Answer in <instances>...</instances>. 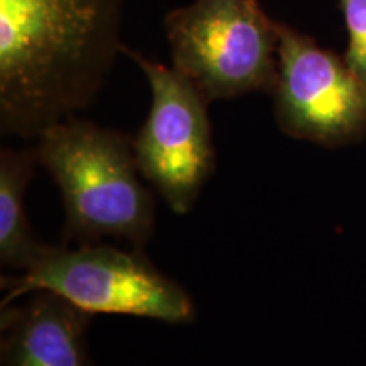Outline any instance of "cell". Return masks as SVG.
I'll return each instance as SVG.
<instances>
[{"instance_id":"cell-5","label":"cell","mask_w":366,"mask_h":366,"mask_svg":"<svg viewBox=\"0 0 366 366\" xmlns=\"http://www.w3.org/2000/svg\"><path fill=\"white\" fill-rule=\"evenodd\" d=\"M148 79L151 107L134 137L141 175L175 214H189L216 168L209 100L175 66L122 46Z\"/></svg>"},{"instance_id":"cell-1","label":"cell","mask_w":366,"mask_h":366,"mask_svg":"<svg viewBox=\"0 0 366 366\" xmlns=\"http://www.w3.org/2000/svg\"><path fill=\"white\" fill-rule=\"evenodd\" d=\"M124 0H0V131L38 139L89 107L122 53Z\"/></svg>"},{"instance_id":"cell-9","label":"cell","mask_w":366,"mask_h":366,"mask_svg":"<svg viewBox=\"0 0 366 366\" xmlns=\"http://www.w3.org/2000/svg\"><path fill=\"white\" fill-rule=\"evenodd\" d=\"M340 6L350 36L345 61L366 84V0H340Z\"/></svg>"},{"instance_id":"cell-3","label":"cell","mask_w":366,"mask_h":366,"mask_svg":"<svg viewBox=\"0 0 366 366\" xmlns=\"http://www.w3.org/2000/svg\"><path fill=\"white\" fill-rule=\"evenodd\" d=\"M2 307L33 292H51L90 314H122L187 324L195 320L189 292L141 249L89 242L48 246L21 277H4Z\"/></svg>"},{"instance_id":"cell-8","label":"cell","mask_w":366,"mask_h":366,"mask_svg":"<svg viewBox=\"0 0 366 366\" xmlns=\"http://www.w3.org/2000/svg\"><path fill=\"white\" fill-rule=\"evenodd\" d=\"M34 148L0 151V264L24 272L49 244L34 236L26 212L27 187L38 170Z\"/></svg>"},{"instance_id":"cell-2","label":"cell","mask_w":366,"mask_h":366,"mask_svg":"<svg viewBox=\"0 0 366 366\" xmlns=\"http://www.w3.org/2000/svg\"><path fill=\"white\" fill-rule=\"evenodd\" d=\"M36 141L39 164L61 194L66 242L112 237L137 249L148 244L157 209L137 167L132 137L71 116Z\"/></svg>"},{"instance_id":"cell-7","label":"cell","mask_w":366,"mask_h":366,"mask_svg":"<svg viewBox=\"0 0 366 366\" xmlns=\"http://www.w3.org/2000/svg\"><path fill=\"white\" fill-rule=\"evenodd\" d=\"M29 295L2 307V366H95L86 341L94 314L51 292Z\"/></svg>"},{"instance_id":"cell-4","label":"cell","mask_w":366,"mask_h":366,"mask_svg":"<svg viewBox=\"0 0 366 366\" xmlns=\"http://www.w3.org/2000/svg\"><path fill=\"white\" fill-rule=\"evenodd\" d=\"M173 66L209 102L249 92L273 94L277 22L256 0H195L164 19Z\"/></svg>"},{"instance_id":"cell-6","label":"cell","mask_w":366,"mask_h":366,"mask_svg":"<svg viewBox=\"0 0 366 366\" xmlns=\"http://www.w3.org/2000/svg\"><path fill=\"white\" fill-rule=\"evenodd\" d=\"M274 117L287 136L337 148L366 136V84L345 59L277 22Z\"/></svg>"}]
</instances>
